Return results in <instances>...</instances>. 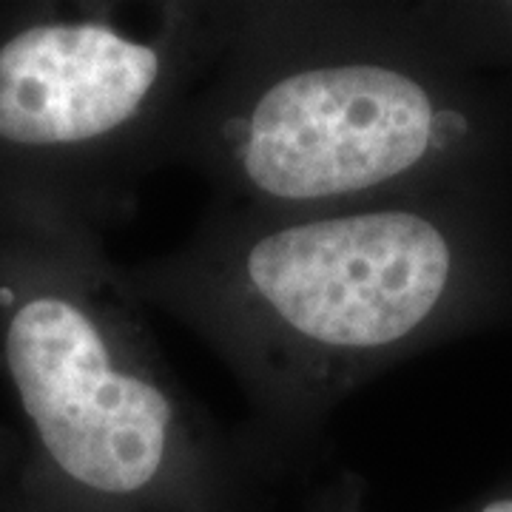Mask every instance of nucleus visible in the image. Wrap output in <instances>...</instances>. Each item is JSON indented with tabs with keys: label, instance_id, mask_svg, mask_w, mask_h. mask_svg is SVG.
<instances>
[{
	"label": "nucleus",
	"instance_id": "obj_1",
	"mask_svg": "<svg viewBox=\"0 0 512 512\" xmlns=\"http://www.w3.org/2000/svg\"><path fill=\"white\" fill-rule=\"evenodd\" d=\"M450 242L430 220L382 211L293 225L248 254L254 291L296 333L384 348L419 328L450 282Z\"/></svg>",
	"mask_w": 512,
	"mask_h": 512
},
{
	"label": "nucleus",
	"instance_id": "obj_2",
	"mask_svg": "<svg viewBox=\"0 0 512 512\" xmlns=\"http://www.w3.org/2000/svg\"><path fill=\"white\" fill-rule=\"evenodd\" d=\"M436 134L430 94L402 72L353 63L279 80L256 103L242 146L265 194L319 200L393 180Z\"/></svg>",
	"mask_w": 512,
	"mask_h": 512
},
{
	"label": "nucleus",
	"instance_id": "obj_3",
	"mask_svg": "<svg viewBox=\"0 0 512 512\" xmlns=\"http://www.w3.org/2000/svg\"><path fill=\"white\" fill-rule=\"evenodd\" d=\"M6 359L46 450L80 484L134 493L157 476L171 404L151 382L111 367L92 319L35 299L6 333Z\"/></svg>",
	"mask_w": 512,
	"mask_h": 512
},
{
	"label": "nucleus",
	"instance_id": "obj_4",
	"mask_svg": "<svg viewBox=\"0 0 512 512\" xmlns=\"http://www.w3.org/2000/svg\"><path fill=\"white\" fill-rule=\"evenodd\" d=\"M160 72L151 46L97 23L35 26L0 49V137L83 143L123 126Z\"/></svg>",
	"mask_w": 512,
	"mask_h": 512
},
{
	"label": "nucleus",
	"instance_id": "obj_5",
	"mask_svg": "<svg viewBox=\"0 0 512 512\" xmlns=\"http://www.w3.org/2000/svg\"><path fill=\"white\" fill-rule=\"evenodd\" d=\"M481 512H512V498H498V501H490Z\"/></svg>",
	"mask_w": 512,
	"mask_h": 512
}]
</instances>
